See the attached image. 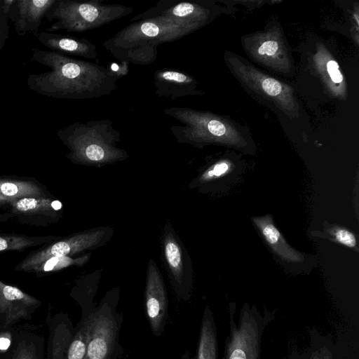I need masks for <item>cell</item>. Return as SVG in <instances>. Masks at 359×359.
I'll use <instances>...</instances> for the list:
<instances>
[{
    "label": "cell",
    "mask_w": 359,
    "mask_h": 359,
    "mask_svg": "<svg viewBox=\"0 0 359 359\" xmlns=\"http://www.w3.org/2000/svg\"><path fill=\"white\" fill-rule=\"evenodd\" d=\"M32 60L50 68L27 77L29 88L57 99L86 100L109 95L120 78L110 67L52 50L36 49Z\"/></svg>",
    "instance_id": "obj_1"
},
{
    "label": "cell",
    "mask_w": 359,
    "mask_h": 359,
    "mask_svg": "<svg viewBox=\"0 0 359 359\" xmlns=\"http://www.w3.org/2000/svg\"><path fill=\"white\" fill-rule=\"evenodd\" d=\"M201 28L161 18L140 20L118 31L102 46L121 62L149 65L156 61L158 46L180 39Z\"/></svg>",
    "instance_id": "obj_2"
},
{
    "label": "cell",
    "mask_w": 359,
    "mask_h": 359,
    "mask_svg": "<svg viewBox=\"0 0 359 359\" xmlns=\"http://www.w3.org/2000/svg\"><path fill=\"white\" fill-rule=\"evenodd\" d=\"M164 114L182 123L170 127L180 143L197 147L217 144L242 148L249 144L248 128L213 112L175 107L165 109Z\"/></svg>",
    "instance_id": "obj_3"
},
{
    "label": "cell",
    "mask_w": 359,
    "mask_h": 359,
    "mask_svg": "<svg viewBox=\"0 0 359 359\" xmlns=\"http://www.w3.org/2000/svg\"><path fill=\"white\" fill-rule=\"evenodd\" d=\"M57 135L69 149L68 156L77 163L99 166L128 158L116 147L121 133L108 119L75 122L60 128Z\"/></svg>",
    "instance_id": "obj_4"
},
{
    "label": "cell",
    "mask_w": 359,
    "mask_h": 359,
    "mask_svg": "<svg viewBox=\"0 0 359 359\" xmlns=\"http://www.w3.org/2000/svg\"><path fill=\"white\" fill-rule=\"evenodd\" d=\"M224 59L231 74L257 101L287 118L300 116V106L290 86L264 73L232 52L226 51Z\"/></svg>",
    "instance_id": "obj_5"
},
{
    "label": "cell",
    "mask_w": 359,
    "mask_h": 359,
    "mask_svg": "<svg viewBox=\"0 0 359 359\" xmlns=\"http://www.w3.org/2000/svg\"><path fill=\"white\" fill-rule=\"evenodd\" d=\"M133 12L132 7L104 4L98 0H55L45 15L48 21H53L46 32L53 33L58 30H66L83 32L109 24Z\"/></svg>",
    "instance_id": "obj_6"
},
{
    "label": "cell",
    "mask_w": 359,
    "mask_h": 359,
    "mask_svg": "<svg viewBox=\"0 0 359 359\" xmlns=\"http://www.w3.org/2000/svg\"><path fill=\"white\" fill-rule=\"evenodd\" d=\"M264 30L242 36L245 53L255 62L276 73L291 75L293 60L281 27L270 23Z\"/></svg>",
    "instance_id": "obj_7"
},
{
    "label": "cell",
    "mask_w": 359,
    "mask_h": 359,
    "mask_svg": "<svg viewBox=\"0 0 359 359\" xmlns=\"http://www.w3.org/2000/svg\"><path fill=\"white\" fill-rule=\"evenodd\" d=\"M88 340L83 359H116L121 353V315L109 303L87 313Z\"/></svg>",
    "instance_id": "obj_8"
},
{
    "label": "cell",
    "mask_w": 359,
    "mask_h": 359,
    "mask_svg": "<svg viewBox=\"0 0 359 359\" xmlns=\"http://www.w3.org/2000/svg\"><path fill=\"white\" fill-rule=\"evenodd\" d=\"M213 0H161L130 21L161 18L195 25L201 28L229 10Z\"/></svg>",
    "instance_id": "obj_9"
},
{
    "label": "cell",
    "mask_w": 359,
    "mask_h": 359,
    "mask_svg": "<svg viewBox=\"0 0 359 359\" xmlns=\"http://www.w3.org/2000/svg\"><path fill=\"white\" fill-rule=\"evenodd\" d=\"M163 251L176 295L181 299L187 300L191 289L189 261L185 248L169 223L164 227Z\"/></svg>",
    "instance_id": "obj_10"
},
{
    "label": "cell",
    "mask_w": 359,
    "mask_h": 359,
    "mask_svg": "<svg viewBox=\"0 0 359 359\" xmlns=\"http://www.w3.org/2000/svg\"><path fill=\"white\" fill-rule=\"evenodd\" d=\"M109 233L111 232L109 228L100 227L74 235L30 257L22 266L32 268L50 257L74 255L94 249L103 245L109 238Z\"/></svg>",
    "instance_id": "obj_11"
},
{
    "label": "cell",
    "mask_w": 359,
    "mask_h": 359,
    "mask_svg": "<svg viewBox=\"0 0 359 359\" xmlns=\"http://www.w3.org/2000/svg\"><path fill=\"white\" fill-rule=\"evenodd\" d=\"M144 297L151 329L154 335L160 337L166 324L168 298L162 275L152 259L148 264Z\"/></svg>",
    "instance_id": "obj_12"
},
{
    "label": "cell",
    "mask_w": 359,
    "mask_h": 359,
    "mask_svg": "<svg viewBox=\"0 0 359 359\" xmlns=\"http://www.w3.org/2000/svg\"><path fill=\"white\" fill-rule=\"evenodd\" d=\"M41 301L17 287L0 281V324L15 327L22 320H31Z\"/></svg>",
    "instance_id": "obj_13"
},
{
    "label": "cell",
    "mask_w": 359,
    "mask_h": 359,
    "mask_svg": "<svg viewBox=\"0 0 359 359\" xmlns=\"http://www.w3.org/2000/svg\"><path fill=\"white\" fill-rule=\"evenodd\" d=\"M248 312L242 315L240 325L235 327L225 359H259L260 327Z\"/></svg>",
    "instance_id": "obj_14"
},
{
    "label": "cell",
    "mask_w": 359,
    "mask_h": 359,
    "mask_svg": "<svg viewBox=\"0 0 359 359\" xmlns=\"http://www.w3.org/2000/svg\"><path fill=\"white\" fill-rule=\"evenodd\" d=\"M155 93L160 97H165L172 100L176 98L203 95L204 92L198 90L196 80L184 72L163 69L154 74Z\"/></svg>",
    "instance_id": "obj_15"
},
{
    "label": "cell",
    "mask_w": 359,
    "mask_h": 359,
    "mask_svg": "<svg viewBox=\"0 0 359 359\" xmlns=\"http://www.w3.org/2000/svg\"><path fill=\"white\" fill-rule=\"evenodd\" d=\"M55 0H15L10 14L15 32L19 36H24L31 32L35 36L48 11Z\"/></svg>",
    "instance_id": "obj_16"
},
{
    "label": "cell",
    "mask_w": 359,
    "mask_h": 359,
    "mask_svg": "<svg viewBox=\"0 0 359 359\" xmlns=\"http://www.w3.org/2000/svg\"><path fill=\"white\" fill-rule=\"evenodd\" d=\"M36 36L43 46L52 51L87 59H95L97 56L96 46L87 39L47 32H40Z\"/></svg>",
    "instance_id": "obj_17"
},
{
    "label": "cell",
    "mask_w": 359,
    "mask_h": 359,
    "mask_svg": "<svg viewBox=\"0 0 359 359\" xmlns=\"http://www.w3.org/2000/svg\"><path fill=\"white\" fill-rule=\"evenodd\" d=\"M47 321L49 337L46 359H65L74 333L72 323L65 313L56 314Z\"/></svg>",
    "instance_id": "obj_18"
},
{
    "label": "cell",
    "mask_w": 359,
    "mask_h": 359,
    "mask_svg": "<svg viewBox=\"0 0 359 359\" xmlns=\"http://www.w3.org/2000/svg\"><path fill=\"white\" fill-rule=\"evenodd\" d=\"M9 359H46L44 337L26 327H15Z\"/></svg>",
    "instance_id": "obj_19"
},
{
    "label": "cell",
    "mask_w": 359,
    "mask_h": 359,
    "mask_svg": "<svg viewBox=\"0 0 359 359\" xmlns=\"http://www.w3.org/2000/svg\"><path fill=\"white\" fill-rule=\"evenodd\" d=\"M313 58L317 71L320 72V79L325 87L332 90L334 95L342 98L345 95L344 93H346L344 79L337 62L321 48L317 50Z\"/></svg>",
    "instance_id": "obj_20"
},
{
    "label": "cell",
    "mask_w": 359,
    "mask_h": 359,
    "mask_svg": "<svg viewBox=\"0 0 359 359\" xmlns=\"http://www.w3.org/2000/svg\"><path fill=\"white\" fill-rule=\"evenodd\" d=\"M254 222L259 227L268 243L284 259L290 262H300L302 256L290 248L279 231L273 224L269 217L254 218Z\"/></svg>",
    "instance_id": "obj_21"
},
{
    "label": "cell",
    "mask_w": 359,
    "mask_h": 359,
    "mask_svg": "<svg viewBox=\"0 0 359 359\" xmlns=\"http://www.w3.org/2000/svg\"><path fill=\"white\" fill-rule=\"evenodd\" d=\"M197 359H217V339L211 311H204L201 327Z\"/></svg>",
    "instance_id": "obj_22"
},
{
    "label": "cell",
    "mask_w": 359,
    "mask_h": 359,
    "mask_svg": "<svg viewBox=\"0 0 359 359\" xmlns=\"http://www.w3.org/2000/svg\"><path fill=\"white\" fill-rule=\"evenodd\" d=\"M88 316L83 313L80 322L74 328L65 359H83L88 340Z\"/></svg>",
    "instance_id": "obj_23"
},
{
    "label": "cell",
    "mask_w": 359,
    "mask_h": 359,
    "mask_svg": "<svg viewBox=\"0 0 359 359\" xmlns=\"http://www.w3.org/2000/svg\"><path fill=\"white\" fill-rule=\"evenodd\" d=\"M88 257L89 256H84L77 259H72L68 256L50 257L43 263L41 270L43 271H52L72 264L82 265L88 261Z\"/></svg>",
    "instance_id": "obj_24"
},
{
    "label": "cell",
    "mask_w": 359,
    "mask_h": 359,
    "mask_svg": "<svg viewBox=\"0 0 359 359\" xmlns=\"http://www.w3.org/2000/svg\"><path fill=\"white\" fill-rule=\"evenodd\" d=\"M15 327H6L0 324V359H9L13 348Z\"/></svg>",
    "instance_id": "obj_25"
},
{
    "label": "cell",
    "mask_w": 359,
    "mask_h": 359,
    "mask_svg": "<svg viewBox=\"0 0 359 359\" xmlns=\"http://www.w3.org/2000/svg\"><path fill=\"white\" fill-rule=\"evenodd\" d=\"M231 168V163L227 160H221L213 164L201 175V180L208 181L212 178L226 174Z\"/></svg>",
    "instance_id": "obj_26"
},
{
    "label": "cell",
    "mask_w": 359,
    "mask_h": 359,
    "mask_svg": "<svg viewBox=\"0 0 359 359\" xmlns=\"http://www.w3.org/2000/svg\"><path fill=\"white\" fill-rule=\"evenodd\" d=\"M9 13L6 10L4 1L0 0V53L9 36Z\"/></svg>",
    "instance_id": "obj_27"
},
{
    "label": "cell",
    "mask_w": 359,
    "mask_h": 359,
    "mask_svg": "<svg viewBox=\"0 0 359 359\" xmlns=\"http://www.w3.org/2000/svg\"><path fill=\"white\" fill-rule=\"evenodd\" d=\"M332 234L337 241L347 247L353 248L356 245V240L354 235L346 229L340 228L335 229L332 231Z\"/></svg>",
    "instance_id": "obj_28"
},
{
    "label": "cell",
    "mask_w": 359,
    "mask_h": 359,
    "mask_svg": "<svg viewBox=\"0 0 359 359\" xmlns=\"http://www.w3.org/2000/svg\"><path fill=\"white\" fill-rule=\"evenodd\" d=\"M27 187H23L22 185L20 184L12 182H4L0 184V193L6 196L21 195L27 192V191H23V189H25Z\"/></svg>",
    "instance_id": "obj_29"
},
{
    "label": "cell",
    "mask_w": 359,
    "mask_h": 359,
    "mask_svg": "<svg viewBox=\"0 0 359 359\" xmlns=\"http://www.w3.org/2000/svg\"><path fill=\"white\" fill-rule=\"evenodd\" d=\"M40 201L32 198H22L15 203V208L20 211H29L40 206Z\"/></svg>",
    "instance_id": "obj_30"
},
{
    "label": "cell",
    "mask_w": 359,
    "mask_h": 359,
    "mask_svg": "<svg viewBox=\"0 0 359 359\" xmlns=\"http://www.w3.org/2000/svg\"><path fill=\"white\" fill-rule=\"evenodd\" d=\"M62 203L59 201H53L50 203L51 208L55 210H59L62 208Z\"/></svg>",
    "instance_id": "obj_31"
},
{
    "label": "cell",
    "mask_w": 359,
    "mask_h": 359,
    "mask_svg": "<svg viewBox=\"0 0 359 359\" xmlns=\"http://www.w3.org/2000/svg\"><path fill=\"white\" fill-rule=\"evenodd\" d=\"M8 242L6 239L0 238V251L6 250L8 247Z\"/></svg>",
    "instance_id": "obj_32"
},
{
    "label": "cell",
    "mask_w": 359,
    "mask_h": 359,
    "mask_svg": "<svg viewBox=\"0 0 359 359\" xmlns=\"http://www.w3.org/2000/svg\"><path fill=\"white\" fill-rule=\"evenodd\" d=\"M313 359H327V358H321V357H320L319 355H316V356L314 357V358H313Z\"/></svg>",
    "instance_id": "obj_33"
}]
</instances>
